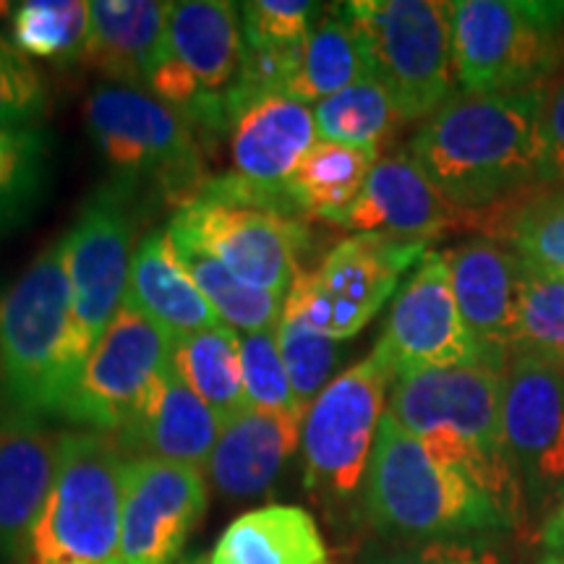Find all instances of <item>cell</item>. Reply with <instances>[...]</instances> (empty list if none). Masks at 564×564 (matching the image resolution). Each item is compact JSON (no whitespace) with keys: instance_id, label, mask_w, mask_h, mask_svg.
<instances>
[{"instance_id":"obj_23","label":"cell","mask_w":564,"mask_h":564,"mask_svg":"<svg viewBox=\"0 0 564 564\" xmlns=\"http://www.w3.org/2000/svg\"><path fill=\"white\" fill-rule=\"evenodd\" d=\"M303 419L291 413H270L246 408L223 426L207 463V481L223 497H262L278 484L301 444Z\"/></svg>"},{"instance_id":"obj_24","label":"cell","mask_w":564,"mask_h":564,"mask_svg":"<svg viewBox=\"0 0 564 564\" xmlns=\"http://www.w3.org/2000/svg\"><path fill=\"white\" fill-rule=\"evenodd\" d=\"M171 3L158 0H91L89 37L82 63L110 84L147 89L165 37Z\"/></svg>"},{"instance_id":"obj_43","label":"cell","mask_w":564,"mask_h":564,"mask_svg":"<svg viewBox=\"0 0 564 564\" xmlns=\"http://www.w3.org/2000/svg\"><path fill=\"white\" fill-rule=\"evenodd\" d=\"M535 564H564V556L546 552V554H541L539 560H535Z\"/></svg>"},{"instance_id":"obj_30","label":"cell","mask_w":564,"mask_h":564,"mask_svg":"<svg viewBox=\"0 0 564 564\" xmlns=\"http://www.w3.org/2000/svg\"><path fill=\"white\" fill-rule=\"evenodd\" d=\"M167 236H171L173 249L178 253L183 267L192 274L204 299L212 303L217 316L225 322V327L243 335L278 329L282 319V303L285 301L238 280L228 267L209 257L196 243L186 241V238L173 236V232H167Z\"/></svg>"},{"instance_id":"obj_25","label":"cell","mask_w":564,"mask_h":564,"mask_svg":"<svg viewBox=\"0 0 564 564\" xmlns=\"http://www.w3.org/2000/svg\"><path fill=\"white\" fill-rule=\"evenodd\" d=\"M123 303L150 316L171 337L204 333L223 324L162 228L150 230L137 243Z\"/></svg>"},{"instance_id":"obj_6","label":"cell","mask_w":564,"mask_h":564,"mask_svg":"<svg viewBox=\"0 0 564 564\" xmlns=\"http://www.w3.org/2000/svg\"><path fill=\"white\" fill-rule=\"evenodd\" d=\"M356 32L366 76L400 121H426L455 95L449 11L442 0H352L337 6Z\"/></svg>"},{"instance_id":"obj_18","label":"cell","mask_w":564,"mask_h":564,"mask_svg":"<svg viewBox=\"0 0 564 564\" xmlns=\"http://www.w3.org/2000/svg\"><path fill=\"white\" fill-rule=\"evenodd\" d=\"M209 507L207 474L192 465L129 457L118 564H175Z\"/></svg>"},{"instance_id":"obj_12","label":"cell","mask_w":564,"mask_h":564,"mask_svg":"<svg viewBox=\"0 0 564 564\" xmlns=\"http://www.w3.org/2000/svg\"><path fill=\"white\" fill-rule=\"evenodd\" d=\"M228 133L232 173L209 178L196 202L270 209L303 220L291 181L319 141L312 105L288 95L238 102L228 112Z\"/></svg>"},{"instance_id":"obj_9","label":"cell","mask_w":564,"mask_h":564,"mask_svg":"<svg viewBox=\"0 0 564 564\" xmlns=\"http://www.w3.org/2000/svg\"><path fill=\"white\" fill-rule=\"evenodd\" d=\"M241 6L230 0L171 3L147 91L192 129L228 131V97L243 66Z\"/></svg>"},{"instance_id":"obj_22","label":"cell","mask_w":564,"mask_h":564,"mask_svg":"<svg viewBox=\"0 0 564 564\" xmlns=\"http://www.w3.org/2000/svg\"><path fill=\"white\" fill-rule=\"evenodd\" d=\"M225 423L167 364L152 384L144 405L116 434L126 455L192 465L207 470Z\"/></svg>"},{"instance_id":"obj_16","label":"cell","mask_w":564,"mask_h":564,"mask_svg":"<svg viewBox=\"0 0 564 564\" xmlns=\"http://www.w3.org/2000/svg\"><path fill=\"white\" fill-rule=\"evenodd\" d=\"M131 188L108 183L82 204L74 228L63 236V259L79 327L91 348L100 340L129 291L133 246Z\"/></svg>"},{"instance_id":"obj_39","label":"cell","mask_w":564,"mask_h":564,"mask_svg":"<svg viewBox=\"0 0 564 564\" xmlns=\"http://www.w3.org/2000/svg\"><path fill=\"white\" fill-rule=\"evenodd\" d=\"M319 6L303 0H251L241 6L243 42L249 51H291L303 45Z\"/></svg>"},{"instance_id":"obj_28","label":"cell","mask_w":564,"mask_h":564,"mask_svg":"<svg viewBox=\"0 0 564 564\" xmlns=\"http://www.w3.org/2000/svg\"><path fill=\"white\" fill-rule=\"evenodd\" d=\"M377 160V150L316 141L291 181L303 217L335 225L361 196Z\"/></svg>"},{"instance_id":"obj_40","label":"cell","mask_w":564,"mask_h":564,"mask_svg":"<svg viewBox=\"0 0 564 564\" xmlns=\"http://www.w3.org/2000/svg\"><path fill=\"white\" fill-rule=\"evenodd\" d=\"M356 564H502V556L470 541H390L366 546Z\"/></svg>"},{"instance_id":"obj_3","label":"cell","mask_w":564,"mask_h":564,"mask_svg":"<svg viewBox=\"0 0 564 564\" xmlns=\"http://www.w3.org/2000/svg\"><path fill=\"white\" fill-rule=\"evenodd\" d=\"M361 505L369 525L390 541H463L514 525L491 494L390 413L379 423Z\"/></svg>"},{"instance_id":"obj_35","label":"cell","mask_w":564,"mask_h":564,"mask_svg":"<svg viewBox=\"0 0 564 564\" xmlns=\"http://www.w3.org/2000/svg\"><path fill=\"white\" fill-rule=\"evenodd\" d=\"M47 175V139L37 129L0 126V228L30 215Z\"/></svg>"},{"instance_id":"obj_5","label":"cell","mask_w":564,"mask_h":564,"mask_svg":"<svg viewBox=\"0 0 564 564\" xmlns=\"http://www.w3.org/2000/svg\"><path fill=\"white\" fill-rule=\"evenodd\" d=\"M126 460L112 434H63L51 494L19 564H118Z\"/></svg>"},{"instance_id":"obj_21","label":"cell","mask_w":564,"mask_h":564,"mask_svg":"<svg viewBox=\"0 0 564 564\" xmlns=\"http://www.w3.org/2000/svg\"><path fill=\"white\" fill-rule=\"evenodd\" d=\"M61 436L13 408H0V554L19 562L58 468Z\"/></svg>"},{"instance_id":"obj_17","label":"cell","mask_w":564,"mask_h":564,"mask_svg":"<svg viewBox=\"0 0 564 564\" xmlns=\"http://www.w3.org/2000/svg\"><path fill=\"white\" fill-rule=\"evenodd\" d=\"M394 379L429 369L478 364L484 352L457 308L444 251H426L387 316L377 348Z\"/></svg>"},{"instance_id":"obj_4","label":"cell","mask_w":564,"mask_h":564,"mask_svg":"<svg viewBox=\"0 0 564 564\" xmlns=\"http://www.w3.org/2000/svg\"><path fill=\"white\" fill-rule=\"evenodd\" d=\"M405 432L491 494L518 523L525 502L502 436V369L463 364L394 379L390 408Z\"/></svg>"},{"instance_id":"obj_33","label":"cell","mask_w":564,"mask_h":564,"mask_svg":"<svg viewBox=\"0 0 564 564\" xmlns=\"http://www.w3.org/2000/svg\"><path fill=\"white\" fill-rule=\"evenodd\" d=\"M316 137L335 144L377 150L400 121L390 95L371 76L314 105Z\"/></svg>"},{"instance_id":"obj_42","label":"cell","mask_w":564,"mask_h":564,"mask_svg":"<svg viewBox=\"0 0 564 564\" xmlns=\"http://www.w3.org/2000/svg\"><path fill=\"white\" fill-rule=\"evenodd\" d=\"M541 544H544L546 552L564 556V497L546 514L544 525H541Z\"/></svg>"},{"instance_id":"obj_2","label":"cell","mask_w":564,"mask_h":564,"mask_svg":"<svg viewBox=\"0 0 564 564\" xmlns=\"http://www.w3.org/2000/svg\"><path fill=\"white\" fill-rule=\"evenodd\" d=\"M91 352L70 299L63 238L0 295V394L34 419H68Z\"/></svg>"},{"instance_id":"obj_36","label":"cell","mask_w":564,"mask_h":564,"mask_svg":"<svg viewBox=\"0 0 564 564\" xmlns=\"http://www.w3.org/2000/svg\"><path fill=\"white\" fill-rule=\"evenodd\" d=\"M278 348L291 377L295 400L303 411H308L324 387L333 382V373L343 361V343L314 333L306 324L282 314L278 324Z\"/></svg>"},{"instance_id":"obj_26","label":"cell","mask_w":564,"mask_h":564,"mask_svg":"<svg viewBox=\"0 0 564 564\" xmlns=\"http://www.w3.org/2000/svg\"><path fill=\"white\" fill-rule=\"evenodd\" d=\"M207 564H333V556L312 512L267 505L232 520Z\"/></svg>"},{"instance_id":"obj_38","label":"cell","mask_w":564,"mask_h":564,"mask_svg":"<svg viewBox=\"0 0 564 564\" xmlns=\"http://www.w3.org/2000/svg\"><path fill=\"white\" fill-rule=\"evenodd\" d=\"M47 108V87L30 55L0 32V126L34 129Z\"/></svg>"},{"instance_id":"obj_27","label":"cell","mask_w":564,"mask_h":564,"mask_svg":"<svg viewBox=\"0 0 564 564\" xmlns=\"http://www.w3.org/2000/svg\"><path fill=\"white\" fill-rule=\"evenodd\" d=\"M171 364L223 423L249 408L243 390L241 335L236 329L220 324L204 333L173 337Z\"/></svg>"},{"instance_id":"obj_32","label":"cell","mask_w":564,"mask_h":564,"mask_svg":"<svg viewBox=\"0 0 564 564\" xmlns=\"http://www.w3.org/2000/svg\"><path fill=\"white\" fill-rule=\"evenodd\" d=\"M491 215L489 228L533 270L564 278V192L528 196L502 215Z\"/></svg>"},{"instance_id":"obj_14","label":"cell","mask_w":564,"mask_h":564,"mask_svg":"<svg viewBox=\"0 0 564 564\" xmlns=\"http://www.w3.org/2000/svg\"><path fill=\"white\" fill-rule=\"evenodd\" d=\"M167 232L186 238L228 267L238 280L285 301L308 246L299 217L236 204L194 202L173 215Z\"/></svg>"},{"instance_id":"obj_19","label":"cell","mask_w":564,"mask_h":564,"mask_svg":"<svg viewBox=\"0 0 564 564\" xmlns=\"http://www.w3.org/2000/svg\"><path fill=\"white\" fill-rule=\"evenodd\" d=\"M457 308L486 364L505 369L514 350L525 264L491 238H470L444 251Z\"/></svg>"},{"instance_id":"obj_1","label":"cell","mask_w":564,"mask_h":564,"mask_svg":"<svg viewBox=\"0 0 564 564\" xmlns=\"http://www.w3.org/2000/svg\"><path fill=\"white\" fill-rule=\"evenodd\" d=\"M539 89L455 91L423 121L408 154L453 207L468 215L499 207L544 183Z\"/></svg>"},{"instance_id":"obj_10","label":"cell","mask_w":564,"mask_h":564,"mask_svg":"<svg viewBox=\"0 0 564 564\" xmlns=\"http://www.w3.org/2000/svg\"><path fill=\"white\" fill-rule=\"evenodd\" d=\"M390 384L394 373L371 350L364 361L337 373L306 411L301 429L303 484L329 510L352 505L364 491Z\"/></svg>"},{"instance_id":"obj_8","label":"cell","mask_w":564,"mask_h":564,"mask_svg":"<svg viewBox=\"0 0 564 564\" xmlns=\"http://www.w3.org/2000/svg\"><path fill=\"white\" fill-rule=\"evenodd\" d=\"M455 79L470 95L539 89L562 66V3L453 0Z\"/></svg>"},{"instance_id":"obj_37","label":"cell","mask_w":564,"mask_h":564,"mask_svg":"<svg viewBox=\"0 0 564 564\" xmlns=\"http://www.w3.org/2000/svg\"><path fill=\"white\" fill-rule=\"evenodd\" d=\"M243 390L249 408L270 413H291L306 419V411L295 400L291 377L278 348V329L241 337Z\"/></svg>"},{"instance_id":"obj_34","label":"cell","mask_w":564,"mask_h":564,"mask_svg":"<svg viewBox=\"0 0 564 564\" xmlns=\"http://www.w3.org/2000/svg\"><path fill=\"white\" fill-rule=\"evenodd\" d=\"M512 352H528L564 369V278L560 274L525 264Z\"/></svg>"},{"instance_id":"obj_29","label":"cell","mask_w":564,"mask_h":564,"mask_svg":"<svg viewBox=\"0 0 564 564\" xmlns=\"http://www.w3.org/2000/svg\"><path fill=\"white\" fill-rule=\"evenodd\" d=\"M366 76V63L356 32L337 11L319 13L301 45L299 68H295L288 97L303 105H316Z\"/></svg>"},{"instance_id":"obj_11","label":"cell","mask_w":564,"mask_h":564,"mask_svg":"<svg viewBox=\"0 0 564 564\" xmlns=\"http://www.w3.org/2000/svg\"><path fill=\"white\" fill-rule=\"evenodd\" d=\"M426 241L356 232L335 246L316 270H303L282 314L333 340H350L390 301L403 274L426 253Z\"/></svg>"},{"instance_id":"obj_41","label":"cell","mask_w":564,"mask_h":564,"mask_svg":"<svg viewBox=\"0 0 564 564\" xmlns=\"http://www.w3.org/2000/svg\"><path fill=\"white\" fill-rule=\"evenodd\" d=\"M539 129L544 147V183L564 186V63L539 89Z\"/></svg>"},{"instance_id":"obj_7","label":"cell","mask_w":564,"mask_h":564,"mask_svg":"<svg viewBox=\"0 0 564 564\" xmlns=\"http://www.w3.org/2000/svg\"><path fill=\"white\" fill-rule=\"evenodd\" d=\"M89 137L126 188L150 181L167 202L188 207L207 186L196 131L152 91L100 84L87 97Z\"/></svg>"},{"instance_id":"obj_13","label":"cell","mask_w":564,"mask_h":564,"mask_svg":"<svg viewBox=\"0 0 564 564\" xmlns=\"http://www.w3.org/2000/svg\"><path fill=\"white\" fill-rule=\"evenodd\" d=\"M502 436L528 514L564 497V369L512 352L502 369Z\"/></svg>"},{"instance_id":"obj_15","label":"cell","mask_w":564,"mask_h":564,"mask_svg":"<svg viewBox=\"0 0 564 564\" xmlns=\"http://www.w3.org/2000/svg\"><path fill=\"white\" fill-rule=\"evenodd\" d=\"M171 348L173 337L165 329L123 303L84 364L68 421L116 436L167 369Z\"/></svg>"},{"instance_id":"obj_20","label":"cell","mask_w":564,"mask_h":564,"mask_svg":"<svg viewBox=\"0 0 564 564\" xmlns=\"http://www.w3.org/2000/svg\"><path fill=\"white\" fill-rule=\"evenodd\" d=\"M463 215L468 212L444 199L411 154H387L377 160L361 196L335 225L350 230L352 236L379 232L429 243L444 230L455 228Z\"/></svg>"},{"instance_id":"obj_31","label":"cell","mask_w":564,"mask_h":564,"mask_svg":"<svg viewBox=\"0 0 564 564\" xmlns=\"http://www.w3.org/2000/svg\"><path fill=\"white\" fill-rule=\"evenodd\" d=\"M11 40L30 58L82 61L89 37V3L84 0H24L11 6Z\"/></svg>"}]
</instances>
